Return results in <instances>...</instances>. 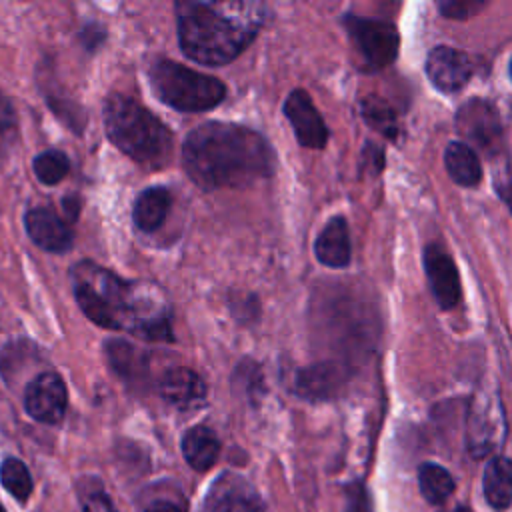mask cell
I'll return each instance as SVG.
<instances>
[{
	"label": "cell",
	"mask_w": 512,
	"mask_h": 512,
	"mask_svg": "<svg viewBox=\"0 0 512 512\" xmlns=\"http://www.w3.org/2000/svg\"><path fill=\"white\" fill-rule=\"evenodd\" d=\"M74 298L98 326L144 340H172L170 308L158 286L132 282L92 262L72 268Z\"/></svg>",
	"instance_id": "1"
},
{
	"label": "cell",
	"mask_w": 512,
	"mask_h": 512,
	"mask_svg": "<svg viewBox=\"0 0 512 512\" xmlns=\"http://www.w3.org/2000/svg\"><path fill=\"white\" fill-rule=\"evenodd\" d=\"M182 164L204 190L242 188L274 172V152L266 138L232 122H206L188 132Z\"/></svg>",
	"instance_id": "2"
},
{
	"label": "cell",
	"mask_w": 512,
	"mask_h": 512,
	"mask_svg": "<svg viewBox=\"0 0 512 512\" xmlns=\"http://www.w3.org/2000/svg\"><path fill=\"white\" fill-rule=\"evenodd\" d=\"M178 42L186 58L222 66L232 62L258 36L266 6L262 2H176Z\"/></svg>",
	"instance_id": "3"
},
{
	"label": "cell",
	"mask_w": 512,
	"mask_h": 512,
	"mask_svg": "<svg viewBox=\"0 0 512 512\" xmlns=\"http://www.w3.org/2000/svg\"><path fill=\"white\" fill-rule=\"evenodd\" d=\"M104 128L112 144L144 168H162L172 156L174 138L168 126L128 96H108Z\"/></svg>",
	"instance_id": "4"
},
{
	"label": "cell",
	"mask_w": 512,
	"mask_h": 512,
	"mask_svg": "<svg viewBox=\"0 0 512 512\" xmlns=\"http://www.w3.org/2000/svg\"><path fill=\"white\" fill-rule=\"evenodd\" d=\"M148 80L154 94L180 112H204L226 98V86L218 78L166 58L150 64Z\"/></svg>",
	"instance_id": "5"
},
{
	"label": "cell",
	"mask_w": 512,
	"mask_h": 512,
	"mask_svg": "<svg viewBox=\"0 0 512 512\" xmlns=\"http://www.w3.org/2000/svg\"><path fill=\"white\" fill-rule=\"evenodd\" d=\"M342 22L368 70H380L396 58L400 36L394 24L356 14H346Z\"/></svg>",
	"instance_id": "6"
},
{
	"label": "cell",
	"mask_w": 512,
	"mask_h": 512,
	"mask_svg": "<svg viewBox=\"0 0 512 512\" xmlns=\"http://www.w3.org/2000/svg\"><path fill=\"white\" fill-rule=\"evenodd\" d=\"M506 436L504 410L498 396L476 394L466 416V448L472 458L492 454Z\"/></svg>",
	"instance_id": "7"
},
{
	"label": "cell",
	"mask_w": 512,
	"mask_h": 512,
	"mask_svg": "<svg viewBox=\"0 0 512 512\" xmlns=\"http://www.w3.org/2000/svg\"><path fill=\"white\" fill-rule=\"evenodd\" d=\"M456 128L466 142L478 146L488 154H494V150H498L500 146V140H502L500 116H498V110L488 100L472 98L464 102L456 114Z\"/></svg>",
	"instance_id": "8"
},
{
	"label": "cell",
	"mask_w": 512,
	"mask_h": 512,
	"mask_svg": "<svg viewBox=\"0 0 512 512\" xmlns=\"http://www.w3.org/2000/svg\"><path fill=\"white\" fill-rule=\"evenodd\" d=\"M204 512H268V506L246 478L224 472L210 486Z\"/></svg>",
	"instance_id": "9"
},
{
	"label": "cell",
	"mask_w": 512,
	"mask_h": 512,
	"mask_svg": "<svg viewBox=\"0 0 512 512\" xmlns=\"http://www.w3.org/2000/svg\"><path fill=\"white\" fill-rule=\"evenodd\" d=\"M66 406V384L56 372H42L26 386L24 408L36 422L58 424L66 414Z\"/></svg>",
	"instance_id": "10"
},
{
	"label": "cell",
	"mask_w": 512,
	"mask_h": 512,
	"mask_svg": "<svg viewBox=\"0 0 512 512\" xmlns=\"http://www.w3.org/2000/svg\"><path fill=\"white\" fill-rule=\"evenodd\" d=\"M284 114L294 128L296 140L304 148H324L328 140V128L322 114L316 110L310 94L296 88L284 102Z\"/></svg>",
	"instance_id": "11"
},
{
	"label": "cell",
	"mask_w": 512,
	"mask_h": 512,
	"mask_svg": "<svg viewBox=\"0 0 512 512\" xmlns=\"http://www.w3.org/2000/svg\"><path fill=\"white\" fill-rule=\"evenodd\" d=\"M470 58L450 46H436L426 58V76L432 86L444 94H454L462 90L472 76Z\"/></svg>",
	"instance_id": "12"
},
{
	"label": "cell",
	"mask_w": 512,
	"mask_h": 512,
	"mask_svg": "<svg viewBox=\"0 0 512 512\" xmlns=\"http://www.w3.org/2000/svg\"><path fill=\"white\" fill-rule=\"evenodd\" d=\"M424 270L440 308H454L460 300V276L452 256L440 244H428L424 250Z\"/></svg>",
	"instance_id": "13"
},
{
	"label": "cell",
	"mask_w": 512,
	"mask_h": 512,
	"mask_svg": "<svg viewBox=\"0 0 512 512\" xmlns=\"http://www.w3.org/2000/svg\"><path fill=\"white\" fill-rule=\"evenodd\" d=\"M24 226L30 240L46 252H66L72 246V232L64 220L52 210L32 208L24 216Z\"/></svg>",
	"instance_id": "14"
},
{
	"label": "cell",
	"mask_w": 512,
	"mask_h": 512,
	"mask_svg": "<svg viewBox=\"0 0 512 512\" xmlns=\"http://www.w3.org/2000/svg\"><path fill=\"white\" fill-rule=\"evenodd\" d=\"M158 390L168 404L180 410L198 408L204 404L206 398V386L202 378L190 368H172L164 372Z\"/></svg>",
	"instance_id": "15"
},
{
	"label": "cell",
	"mask_w": 512,
	"mask_h": 512,
	"mask_svg": "<svg viewBox=\"0 0 512 512\" xmlns=\"http://www.w3.org/2000/svg\"><path fill=\"white\" fill-rule=\"evenodd\" d=\"M346 382V372L336 362L308 366L296 376V392L308 400H326L338 394Z\"/></svg>",
	"instance_id": "16"
},
{
	"label": "cell",
	"mask_w": 512,
	"mask_h": 512,
	"mask_svg": "<svg viewBox=\"0 0 512 512\" xmlns=\"http://www.w3.org/2000/svg\"><path fill=\"white\" fill-rule=\"evenodd\" d=\"M314 252L320 264L328 268H346L350 264L352 248H350V230L346 218L334 216L322 228L316 238Z\"/></svg>",
	"instance_id": "17"
},
{
	"label": "cell",
	"mask_w": 512,
	"mask_h": 512,
	"mask_svg": "<svg viewBox=\"0 0 512 512\" xmlns=\"http://www.w3.org/2000/svg\"><path fill=\"white\" fill-rule=\"evenodd\" d=\"M182 454L190 468L198 472L210 470L220 454V440L208 426H192L182 438Z\"/></svg>",
	"instance_id": "18"
},
{
	"label": "cell",
	"mask_w": 512,
	"mask_h": 512,
	"mask_svg": "<svg viewBox=\"0 0 512 512\" xmlns=\"http://www.w3.org/2000/svg\"><path fill=\"white\" fill-rule=\"evenodd\" d=\"M172 196L164 186H152L140 192L132 208V220L142 232H154L168 216Z\"/></svg>",
	"instance_id": "19"
},
{
	"label": "cell",
	"mask_w": 512,
	"mask_h": 512,
	"mask_svg": "<svg viewBox=\"0 0 512 512\" xmlns=\"http://www.w3.org/2000/svg\"><path fill=\"white\" fill-rule=\"evenodd\" d=\"M484 498L496 510H506L512 500V466L506 456H492L482 478Z\"/></svg>",
	"instance_id": "20"
},
{
	"label": "cell",
	"mask_w": 512,
	"mask_h": 512,
	"mask_svg": "<svg viewBox=\"0 0 512 512\" xmlns=\"http://www.w3.org/2000/svg\"><path fill=\"white\" fill-rule=\"evenodd\" d=\"M444 164L450 178L466 188L476 186L482 180V166L472 150V146L464 142H452L444 150Z\"/></svg>",
	"instance_id": "21"
},
{
	"label": "cell",
	"mask_w": 512,
	"mask_h": 512,
	"mask_svg": "<svg viewBox=\"0 0 512 512\" xmlns=\"http://www.w3.org/2000/svg\"><path fill=\"white\" fill-rule=\"evenodd\" d=\"M104 350H106L108 364L124 380L134 382V380H140L146 374L148 358H146L144 350L136 348L134 344L114 338V340L106 342Z\"/></svg>",
	"instance_id": "22"
},
{
	"label": "cell",
	"mask_w": 512,
	"mask_h": 512,
	"mask_svg": "<svg viewBox=\"0 0 512 512\" xmlns=\"http://www.w3.org/2000/svg\"><path fill=\"white\" fill-rule=\"evenodd\" d=\"M418 484L422 496L430 504H442L446 502L454 492V478L452 474L434 462H424L418 468Z\"/></svg>",
	"instance_id": "23"
},
{
	"label": "cell",
	"mask_w": 512,
	"mask_h": 512,
	"mask_svg": "<svg viewBox=\"0 0 512 512\" xmlns=\"http://www.w3.org/2000/svg\"><path fill=\"white\" fill-rule=\"evenodd\" d=\"M0 482L18 502H26L32 494V476L18 458H6L0 464Z\"/></svg>",
	"instance_id": "24"
},
{
	"label": "cell",
	"mask_w": 512,
	"mask_h": 512,
	"mask_svg": "<svg viewBox=\"0 0 512 512\" xmlns=\"http://www.w3.org/2000/svg\"><path fill=\"white\" fill-rule=\"evenodd\" d=\"M360 114L366 124H370L374 130L382 132L388 138H394L398 134V122L394 110L380 98L368 96L360 104Z\"/></svg>",
	"instance_id": "25"
},
{
	"label": "cell",
	"mask_w": 512,
	"mask_h": 512,
	"mask_svg": "<svg viewBox=\"0 0 512 512\" xmlns=\"http://www.w3.org/2000/svg\"><path fill=\"white\" fill-rule=\"evenodd\" d=\"M34 174L42 184L54 186L58 184L70 170V160L60 150H44L32 162Z\"/></svg>",
	"instance_id": "26"
},
{
	"label": "cell",
	"mask_w": 512,
	"mask_h": 512,
	"mask_svg": "<svg viewBox=\"0 0 512 512\" xmlns=\"http://www.w3.org/2000/svg\"><path fill=\"white\" fill-rule=\"evenodd\" d=\"M484 4L480 2H472V0H466V2H454V0H446V2H438V10L446 16V18H468L472 16L474 12H478Z\"/></svg>",
	"instance_id": "27"
},
{
	"label": "cell",
	"mask_w": 512,
	"mask_h": 512,
	"mask_svg": "<svg viewBox=\"0 0 512 512\" xmlns=\"http://www.w3.org/2000/svg\"><path fill=\"white\" fill-rule=\"evenodd\" d=\"M82 512H118V510L104 492H94L84 500Z\"/></svg>",
	"instance_id": "28"
},
{
	"label": "cell",
	"mask_w": 512,
	"mask_h": 512,
	"mask_svg": "<svg viewBox=\"0 0 512 512\" xmlns=\"http://www.w3.org/2000/svg\"><path fill=\"white\" fill-rule=\"evenodd\" d=\"M14 124H16V110L8 100V96L0 92V132L14 128Z\"/></svg>",
	"instance_id": "29"
},
{
	"label": "cell",
	"mask_w": 512,
	"mask_h": 512,
	"mask_svg": "<svg viewBox=\"0 0 512 512\" xmlns=\"http://www.w3.org/2000/svg\"><path fill=\"white\" fill-rule=\"evenodd\" d=\"M80 36H82V42H84L86 50H94V48H98V44L106 38V32H104V28L98 26V24H88V26L82 30Z\"/></svg>",
	"instance_id": "30"
},
{
	"label": "cell",
	"mask_w": 512,
	"mask_h": 512,
	"mask_svg": "<svg viewBox=\"0 0 512 512\" xmlns=\"http://www.w3.org/2000/svg\"><path fill=\"white\" fill-rule=\"evenodd\" d=\"M348 512H372L370 500H368V496L362 488L354 490V494L350 498V504H348Z\"/></svg>",
	"instance_id": "31"
},
{
	"label": "cell",
	"mask_w": 512,
	"mask_h": 512,
	"mask_svg": "<svg viewBox=\"0 0 512 512\" xmlns=\"http://www.w3.org/2000/svg\"><path fill=\"white\" fill-rule=\"evenodd\" d=\"M144 512H182L180 506H176L174 502H168V500H158L154 504H150Z\"/></svg>",
	"instance_id": "32"
},
{
	"label": "cell",
	"mask_w": 512,
	"mask_h": 512,
	"mask_svg": "<svg viewBox=\"0 0 512 512\" xmlns=\"http://www.w3.org/2000/svg\"><path fill=\"white\" fill-rule=\"evenodd\" d=\"M450 512H468V510L462 508V506H458V508H454V510H450Z\"/></svg>",
	"instance_id": "33"
},
{
	"label": "cell",
	"mask_w": 512,
	"mask_h": 512,
	"mask_svg": "<svg viewBox=\"0 0 512 512\" xmlns=\"http://www.w3.org/2000/svg\"><path fill=\"white\" fill-rule=\"evenodd\" d=\"M0 512H6V510H4V508H2V504H0Z\"/></svg>",
	"instance_id": "34"
}]
</instances>
